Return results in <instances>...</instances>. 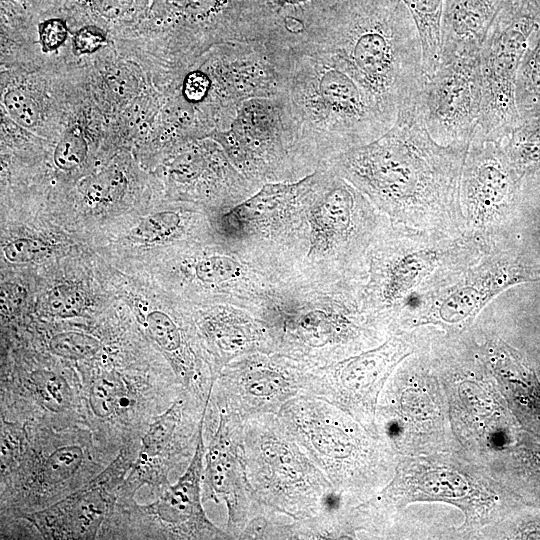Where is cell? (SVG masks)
Returning <instances> with one entry per match:
<instances>
[{
	"mask_svg": "<svg viewBox=\"0 0 540 540\" xmlns=\"http://www.w3.org/2000/svg\"><path fill=\"white\" fill-rule=\"evenodd\" d=\"M469 145H441L429 134L418 101L378 138L327 162L392 223L463 233L460 179Z\"/></svg>",
	"mask_w": 540,
	"mask_h": 540,
	"instance_id": "obj_1",
	"label": "cell"
},
{
	"mask_svg": "<svg viewBox=\"0 0 540 540\" xmlns=\"http://www.w3.org/2000/svg\"><path fill=\"white\" fill-rule=\"evenodd\" d=\"M336 21L286 16L282 35L314 46L344 67L394 121L419 98L426 78L416 22L402 0H346Z\"/></svg>",
	"mask_w": 540,
	"mask_h": 540,
	"instance_id": "obj_2",
	"label": "cell"
},
{
	"mask_svg": "<svg viewBox=\"0 0 540 540\" xmlns=\"http://www.w3.org/2000/svg\"><path fill=\"white\" fill-rule=\"evenodd\" d=\"M486 251L464 233L389 222L368 252L358 281L360 297L393 332L412 329L426 307Z\"/></svg>",
	"mask_w": 540,
	"mask_h": 540,
	"instance_id": "obj_3",
	"label": "cell"
},
{
	"mask_svg": "<svg viewBox=\"0 0 540 540\" xmlns=\"http://www.w3.org/2000/svg\"><path fill=\"white\" fill-rule=\"evenodd\" d=\"M270 46L293 119L321 164L394 125L372 93L325 52L295 40Z\"/></svg>",
	"mask_w": 540,
	"mask_h": 540,
	"instance_id": "obj_4",
	"label": "cell"
},
{
	"mask_svg": "<svg viewBox=\"0 0 540 540\" xmlns=\"http://www.w3.org/2000/svg\"><path fill=\"white\" fill-rule=\"evenodd\" d=\"M256 312L274 352L311 369L376 347L392 334L365 307L356 280H343L327 296H267Z\"/></svg>",
	"mask_w": 540,
	"mask_h": 540,
	"instance_id": "obj_5",
	"label": "cell"
},
{
	"mask_svg": "<svg viewBox=\"0 0 540 540\" xmlns=\"http://www.w3.org/2000/svg\"><path fill=\"white\" fill-rule=\"evenodd\" d=\"M300 447L333 489L358 505L378 491L390 464V445L336 405L308 394L278 413Z\"/></svg>",
	"mask_w": 540,
	"mask_h": 540,
	"instance_id": "obj_6",
	"label": "cell"
},
{
	"mask_svg": "<svg viewBox=\"0 0 540 540\" xmlns=\"http://www.w3.org/2000/svg\"><path fill=\"white\" fill-rule=\"evenodd\" d=\"M247 475L257 502L296 520L318 514L335 490L278 414L243 421Z\"/></svg>",
	"mask_w": 540,
	"mask_h": 540,
	"instance_id": "obj_7",
	"label": "cell"
},
{
	"mask_svg": "<svg viewBox=\"0 0 540 540\" xmlns=\"http://www.w3.org/2000/svg\"><path fill=\"white\" fill-rule=\"evenodd\" d=\"M232 164L263 185L295 182L320 162L304 141L283 92L244 101L230 126L217 133Z\"/></svg>",
	"mask_w": 540,
	"mask_h": 540,
	"instance_id": "obj_8",
	"label": "cell"
},
{
	"mask_svg": "<svg viewBox=\"0 0 540 540\" xmlns=\"http://www.w3.org/2000/svg\"><path fill=\"white\" fill-rule=\"evenodd\" d=\"M307 213L309 254L327 255L339 277L358 280L371 246L390 221L327 164Z\"/></svg>",
	"mask_w": 540,
	"mask_h": 540,
	"instance_id": "obj_9",
	"label": "cell"
},
{
	"mask_svg": "<svg viewBox=\"0 0 540 540\" xmlns=\"http://www.w3.org/2000/svg\"><path fill=\"white\" fill-rule=\"evenodd\" d=\"M520 178L502 141L473 135L461 173L460 209L463 233L486 250L511 241Z\"/></svg>",
	"mask_w": 540,
	"mask_h": 540,
	"instance_id": "obj_10",
	"label": "cell"
},
{
	"mask_svg": "<svg viewBox=\"0 0 540 540\" xmlns=\"http://www.w3.org/2000/svg\"><path fill=\"white\" fill-rule=\"evenodd\" d=\"M537 26L522 0L505 1L480 50L482 96L474 135L502 141L514 129L516 71Z\"/></svg>",
	"mask_w": 540,
	"mask_h": 540,
	"instance_id": "obj_11",
	"label": "cell"
},
{
	"mask_svg": "<svg viewBox=\"0 0 540 540\" xmlns=\"http://www.w3.org/2000/svg\"><path fill=\"white\" fill-rule=\"evenodd\" d=\"M410 330H397L376 347L312 369L308 395L336 405L378 434V397L395 366L417 344L418 338Z\"/></svg>",
	"mask_w": 540,
	"mask_h": 540,
	"instance_id": "obj_12",
	"label": "cell"
},
{
	"mask_svg": "<svg viewBox=\"0 0 540 540\" xmlns=\"http://www.w3.org/2000/svg\"><path fill=\"white\" fill-rule=\"evenodd\" d=\"M535 281H540V264L528 260L511 241L495 245L426 307L416 327L429 323L463 329L501 292Z\"/></svg>",
	"mask_w": 540,
	"mask_h": 540,
	"instance_id": "obj_13",
	"label": "cell"
},
{
	"mask_svg": "<svg viewBox=\"0 0 540 540\" xmlns=\"http://www.w3.org/2000/svg\"><path fill=\"white\" fill-rule=\"evenodd\" d=\"M311 375V368L276 352L251 353L220 370L212 395L244 421L278 414L291 399L308 394Z\"/></svg>",
	"mask_w": 540,
	"mask_h": 540,
	"instance_id": "obj_14",
	"label": "cell"
},
{
	"mask_svg": "<svg viewBox=\"0 0 540 540\" xmlns=\"http://www.w3.org/2000/svg\"><path fill=\"white\" fill-rule=\"evenodd\" d=\"M482 96L480 54L442 61L426 76L418 106L431 137L441 145H469Z\"/></svg>",
	"mask_w": 540,
	"mask_h": 540,
	"instance_id": "obj_15",
	"label": "cell"
},
{
	"mask_svg": "<svg viewBox=\"0 0 540 540\" xmlns=\"http://www.w3.org/2000/svg\"><path fill=\"white\" fill-rule=\"evenodd\" d=\"M218 418L204 455L202 493L227 507V533L239 539L249 520L257 513L250 485L243 440V421L211 395Z\"/></svg>",
	"mask_w": 540,
	"mask_h": 540,
	"instance_id": "obj_16",
	"label": "cell"
},
{
	"mask_svg": "<svg viewBox=\"0 0 540 540\" xmlns=\"http://www.w3.org/2000/svg\"><path fill=\"white\" fill-rule=\"evenodd\" d=\"M204 425L196 449L185 472L167 488L151 506L153 513L172 535L182 539H231L215 526L202 507V477L204 469Z\"/></svg>",
	"mask_w": 540,
	"mask_h": 540,
	"instance_id": "obj_17",
	"label": "cell"
},
{
	"mask_svg": "<svg viewBox=\"0 0 540 540\" xmlns=\"http://www.w3.org/2000/svg\"><path fill=\"white\" fill-rule=\"evenodd\" d=\"M506 0H444L441 18L442 61L479 55Z\"/></svg>",
	"mask_w": 540,
	"mask_h": 540,
	"instance_id": "obj_18",
	"label": "cell"
},
{
	"mask_svg": "<svg viewBox=\"0 0 540 540\" xmlns=\"http://www.w3.org/2000/svg\"><path fill=\"white\" fill-rule=\"evenodd\" d=\"M105 508L97 489H84L30 519L50 538H89L96 534Z\"/></svg>",
	"mask_w": 540,
	"mask_h": 540,
	"instance_id": "obj_19",
	"label": "cell"
},
{
	"mask_svg": "<svg viewBox=\"0 0 540 540\" xmlns=\"http://www.w3.org/2000/svg\"><path fill=\"white\" fill-rule=\"evenodd\" d=\"M412 14L419 30L423 68L426 76L441 64V18L444 0H402Z\"/></svg>",
	"mask_w": 540,
	"mask_h": 540,
	"instance_id": "obj_20",
	"label": "cell"
},
{
	"mask_svg": "<svg viewBox=\"0 0 540 540\" xmlns=\"http://www.w3.org/2000/svg\"><path fill=\"white\" fill-rule=\"evenodd\" d=\"M194 271L199 281L210 285L241 280L253 282V279H258L248 265L227 255L203 257L197 261Z\"/></svg>",
	"mask_w": 540,
	"mask_h": 540,
	"instance_id": "obj_21",
	"label": "cell"
},
{
	"mask_svg": "<svg viewBox=\"0 0 540 540\" xmlns=\"http://www.w3.org/2000/svg\"><path fill=\"white\" fill-rule=\"evenodd\" d=\"M40 308L44 314L52 317L71 318L82 314L86 299L77 288L61 285L44 294Z\"/></svg>",
	"mask_w": 540,
	"mask_h": 540,
	"instance_id": "obj_22",
	"label": "cell"
},
{
	"mask_svg": "<svg viewBox=\"0 0 540 540\" xmlns=\"http://www.w3.org/2000/svg\"><path fill=\"white\" fill-rule=\"evenodd\" d=\"M83 459V451L78 446H63L56 449L44 462L41 471L42 480L49 485L67 480L79 469Z\"/></svg>",
	"mask_w": 540,
	"mask_h": 540,
	"instance_id": "obj_23",
	"label": "cell"
},
{
	"mask_svg": "<svg viewBox=\"0 0 540 540\" xmlns=\"http://www.w3.org/2000/svg\"><path fill=\"white\" fill-rule=\"evenodd\" d=\"M32 384L42 404L48 409L60 411L68 406L71 391L61 376L51 371H36L32 375Z\"/></svg>",
	"mask_w": 540,
	"mask_h": 540,
	"instance_id": "obj_24",
	"label": "cell"
},
{
	"mask_svg": "<svg viewBox=\"0 0 540 540\" xmlns=\"http://www.w3.org/2000/svg\"><path fill=\"white\" fill-rule=\"evenodd\" d=\"M100 341L88 334L67 331L54 335L49 342L50 351L62 358L80 360L94 356L100 350Z\"/></svg>",
	"mask_w": 540,
	"mask_h": 540,
	"instance_id": "obj_25",
	"label": "cell"
},
{
	"mask_svg": "<svg viewBox=\"0 0 540 540\" xmlns=\"http://www.w3.org/2000/svg\"><path fill=\"white\" fill-rule=\"evenodd\" d=\"M181 217L174 211H162L142 219L132 230L133 240L142 243H153L172 235L179 227Z\"/></svg>",
	"mask_w": 540,
	"mask_h": 540,
	"instance_id": "obj_26",
	"label": "cell"
},
{
	"mask_svg": "<svg viewBox=\"0 0 540 540\" xmlns=\"http://www.w3.org/2000/svg\"><path fill=\"white\" fill-rule=\"evenodd\" d=\"M146 327L154 341L169 353H179L183 347V337L172 318L160 310L146 316Z\"/></svg>",
	"mask_w": 540,
	"mask_h": 540,
	"instance_id": "obj_27",
	"label": "cell"
},
{
	"mask_svg": "<svg viewBox=\"0 0 540 540\" xmlns=\"http://www.w3.org/2000/svg\"><path fill=\"white\" fill-rule=\"evenodd\" d=\"M121 382L111 377H101L90 389L89 404L93 413L101 418L114 414L123 396Z\"/></svg>",
	"mask_w": 540,
	"mask_h": 540,
	"instance_id": "obj_28",
	"label": "cell"
},
{
	"mask_svg": "<svg viewBox=\"0 0 540 540\" xmlns=\"http://www.w3.org/2000/svg\"><path fill=\"white\" fill-rule=\"evenodd\" d=\"M4 105L10 116L21 126L33 127L40 117V105L26 89L14 87L4 95Z\"/></svg>",
	"mask_w": 540,
	"mask_h": 540,
	"instance_id": "obj_29",
	"label": "cell"
},
{
	"mask_svg": "<svg viewBox=\"0 0 540 540\" xmlns=\"http://www.w3.org/2000/svg\"><path fill=\"white\" fill-rule=\"evenodd\" d=\"M87 144L82 132L77 128L67 131L59 140L53 154L55 165L70 171L79 167L85 160Z\"/></svg>",
	"mask_w": 540,
	"mask_h": 540,
	"instance_id": "obj_30",
	"label": "cell"
},
{
	"mask_svg": "<svg viewBox=\"0 0 540 540\" xmlns=\"http://www.w3.org/2000/svg\"><path fill=\"white\" fill-rule=\"evenodd\" d=\"M125 190V179L118 172H105L84 184L83 194L91 203L116 201Z\"/></svg>",
	"mask_w": 540,
	"mask_h": 540,
	"instance_id": "obj_31",
	"label": "cell"
},
{
	"mask_svg": "<svg viewBox=\"0 0 540 540\" xmlns=\"http://www.w3.org/2000/svg\"><path fill=\"white\" fill-rule=\"evenodd\" d=\"M47 246L33 238H18L3 247L5 258L11 263H27L44 255Z\"/></svg>",
	"mask_w": 540,
	"mask_h": 540,
	"instance_id": "obj_32",
	"label": "cell"
},
{
	"mask_svg": "<svg viewBox=\"0 0 540 540\" xmlns=\"http://www.w3.org/2000/svg\"><path fill=\"white\" fill-rule=\"evenodd\" d=\"M68 35V28L60 19H49L39 25V40L44 52L56 50Z\"/></svg>",
	"mask_w": 540,
	"mask_h": 540,
	"instance_id": "obj_33",
	"label": "cell"
},
{
	"mask_svg": "<svg viewBox=\"0 0 540 540\" xmlns=\"http://www.w3.org/2000/svg\"><path fill=\"white\" fill-rule=\"evenodd\" d=\"M106 43L105 34L95 27L78 30L73 38V49L77 54L93 53Z\"/></svg>",
	"mask_w": 540,
	"mask_h": 540,
	"instance_id": "obj_34",
	"label": "cell"
},
{
	"mask_svg": "<svg viewBox=\"0 0 540 540\" xmlns=\"http://www.w3.org/2000/svg\"><path fill=\"white\" fill-rule=\"evenodd\" d=\"M101 3L100 9L107 15H117L124 11L133 0H99Z\"/></svg>",
	"mask_w": 540,
	"mask_h": 540,
	"instance_id": "obj_35",
	"label": "cell"
},
{
	"mask_svg": "<svg viewBox=\"0 0 540 540\" xmlns=\"http://www.w3.org/2000/svg\"><path fill=\"white\" fill-rule=\"evenodd\" d=\"M305 0H284V3L297 4Z\"/></svg>",
	"mask_w": 540,
	"mask_h": 540,
	"instance_id": "obj_36",
	"label": "cell"
}]
</instances>
